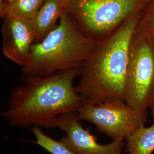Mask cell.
<instances>
[{"label": "cell", "mask_w": 154, "mask_h": 154, "mask_svg": "<svg viewBox=\"0 0 154 154\" xmlns=\"http://www.w3.org/2000/svg\"><path fill=\"white\" fill-rule=\"evenodd\" d=\"M78 115L80 120L92 123L112 140H125L147 121L123 100L85 103L78 111Z\"/></svg>", "instance_id": "6"}, {"label": "cell", "mask_w": 154, "mask_h": 154, "mask_svg": "<svg viewBox=\"0 0 154 154\" xmlns=\"http://www.w3.org/2000/svg\"><path fill=\"white\" fill-rule=\"evenodd\" d=\"M125 152L127 154H152L154 152V123L139 127L125 140Z\"/></svg>", "instance_id": "10"}, {"label": "cell", "mask_w": 154, "mask_h": 154, "mask_svg": "<svg viewBox=\"0 0 154 154\" xmlns=\"http://www.w3.org/2000/svg\"><path fill=\"white\" fill-rule=\"evenodd\" d=\"M149 0H67L68 13L83 33L100 42L141 13Z\"/></svg>", "instance_id": "4"}, {"label": "cell", "mask_w": 154, "mask_h": 154, "mask_svg": "<svg viewBox=\"0 0 154 154\" xmlns=\"http://www.w3.org/2000/svg\"><path fill=\"white\" fill-rule=\"evenodd\" d=\"M81 67L43 76L23 77L25 84L11 91L2 116L13 126L51 128L58 116L77 112L85 104L73 85Z\"/></svg>", "instance_id": "1"}, {"label": "cell", "mask_w": 154, "mask_h": 154, "mask_svg": "<svg viewBox=\"0 0 154 154\" xmlns=\"http://www.w3.org/2000/svg\"><path fill=\"white\" fill-rule=\"evenodd\" d=\"M35 137L34 143L51 154H75L66 147L61 141H57L45 134L39 127L34 126L32 128Z\"/></svg>", "instance_id": "13"}, {"label": "cell", "mask_w": 154, "mask_h": 154, "mask_svg": "<svg viewBox=\"0 0 154 154\" xmlns=\"http://www.w3.org/2000/svg\"><path fill=\"white\" fill-rule=\"evenodd\" d=\"M135 33L154 43V0H149L143 9Z\"/></svg>", "instance_id": "12"}, {"label": "cell", "mask_w": 154, "mask_h": 154, "mask_svg": "<svg viewBox=\"0 0 154 154\" xmlns=\"http://www.w3.org/2000/svg\"><path fill=\"white\" fill-rule=\"evenodd\" d=\"M1 1H5L7 2H11L12 1H14L15 0H1Z\"/></svg>", "instance_id": "15"}, {"label": "cell", "mask_w": 154, "mask_h": 154, "mask_svg": "<svg viewBox=\"0 0 154 154\" xmlns=\"http://www.w3.org/2000/svg\"><path fill=\"white\" fill-rule=\"evenodd\" d=\"M67 11V0H45L37 15L31 20L35 43L39 42L57 26Z\"/></svg>", "instance_id": "9"}, {"label": "cell", "mask_w": 154, "mask_h": 154, "mask_svg": "<svg viewBox=\"0 0 154 154\" xmlns=\"http://www.w3.org/2000/svg\"><path fill=\"white\" fill-rule=\"evenodd\" d=\"M154 97V43L134 32L130 42L125 101L143 118Z\"/></svg>", "instance_id": "5"}, {"label": "cell", "mask_w": 154, "mask_h": 154, "mask_svg": "<svg viewBox=\"0 0 154 154\" xmlns=\"http://www.w3.org/2000/svg\"><path fill=\"white\" fill-rule=\"evenodd\" d=\"M149 110L150 111L151 115V116H152L153 120H154V98L152 99V101L151 102V104L150 105Z\"/></svg>", "instance_id": "14"}, {"label": "cell", "mask_w": 154, "mask_h": 154, "mask_svg": "<svg viewBox=\"0 0 154 154\" xmlns=\"http://www.w3.org/2000/svg\"><path fill=\"white\" fill-rule=\"evenodd\" d=\"M2 28V53L6 58L23 67L35 43V33L31 20L6 16Z\"/></svg>", "instance_id": "8"}, {"label": "cell", "mask_w": 154, "mask_h": 154, "mask_svg": "<svg viewBox=\"0 0 154 154\" xmlns=\"http://www.w3.org/2000/svg\"><path fill=\"white\" fill-rule=\"evenodd\" d=\"M142 12L99 42L81 67L75 90L85 103L125 100L129 47Z\"/></svg>", "instance_id": "2"}, {"label": "cell", "mask_w": 154, "mask_h": 154, "mask_svg": "<svg viewBox=\"0 0 154 154\" xmlns=\"http://www.w3.org/2000/svg\"><path fill=\"white\" fill-rule=\"evenodd\" d=\"M99 42L85 35L68 13L57 26L39 42L34 43L23 77L43 76L81 67Z\"/></svg>", "instance_id": "3"}, {"label": "cell", "mask_w": 154, "mask_h": 154, "mask_svg": "<svg viewBox=\"0 0 154 154\" xmlns=\"http://www.w3.org/2000/svg\"><path fill=\"white\" fill-rule=\"evenodd\" d=\"M45 0H15L11 2L1 1L0 16L19 17L32 20L37 15Z\"/></svg>", "instance_id": "11"}, {"label": "cell", "mask_w": 154, "mask_h": 154, "mask_svg": "<svg viewBox=\"0 0 154 154\" xmlns=\"http://www.w3.org/2000/svg\"><path fill=\"white\" fill-rule=\"evenodd\" d=\"M77 112L57 118L51 127H58L66 133L61 141L75 154H124L125 140H116L107 144L98 142L97 137L85 129L80 122Z\"/></svg>", "instance_id": "7"}]
</instances>
